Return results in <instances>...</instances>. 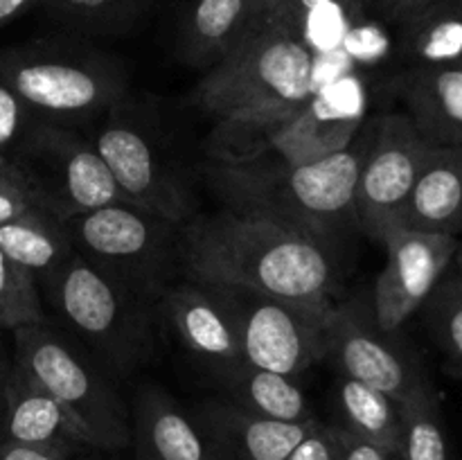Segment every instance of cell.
I'll use <instances>...</instances> for the list:
<instances>
[{
  "label": "cell",
  "mask_w": 462,
  "mask_h": 460,
  "mask_svg": "<svg viewBox=\"0 0 462 460\" xmlns=\"http://www.w3.org/2000/svg\"><path fill=\"white\" fill-rule=\"evenodd\" d=\"M248 14L287 27L314 48V32L328 23L346 32L364 9L359 0H251Z\"/></svg>",
  "instance_id": "484cf974"
},
{
  "label": "cell",
  "mask_w": 462,
  "mask_h": 460,
  "mask_svg": "<svg viewBox=\"0 0 462 460\" xmlns=\"http://www.w3.org/2000/svg\"><path fill=\"white\" fill-rule=\"evenodd\" d=\"M86 133L116 179L122 198L185 225L199 215L192 179L152 113L122 99Z\"/></svg>",
  "instance_id": "52a82bcc"
},
{
  "label": "cell",
  "mask_w": 462,
  "mask_h": 460,
  "mask_svg": "<svg viewBox=\"0 0 462 460\" xmlns=\"http://www.w3.org/2000/svg\"><path fill=\"white\" fill-rule=\"evenodd\" d=\"M50 318L81 343L117 382L149 363L158 309L75 253L39 282Z\"/></svg>",
  "instance_id": "277c9868"
},
{
  "label": "cell",
  "mask_w": 462,
  "mask_h": 460,
  "mask_svg": "<svg viewBox=\"0 0 462 460\" xmlns=\"http://www.w3.org/2000/svg\"><path fill=\"white\" fill-rule=\"evenodd\" d=\"M43 0H0V30L14 23L16 18L25 16L32 9L41 7Z\"/></svg>",
  "instance_id": "d590c367"
},
{
  "label": "cell",
  "mask_w": 462,
  "mask_h": 460,
  "mask_svg": "<svg viewBox=\"0 0 462 460\" xmlns=\"http://www.w3.org/2000/svg\"><path fill=\"white\" fill-rule=\"evenodd\" d=\"M338 437H341V460H402L397 451L352 436V433L341 431V428H338Z\"/></svg>",
  "instance_id": "836d02e7"
},
{
  "label": "cell",
  "mask_w": 462,
  "mask_h": 460,
  "mask_svg": "<svg viewBox=\"0 0 462 460\" xmlns=\"http://www.w3.org/2000/svg\"><path fill=\"white\" fill-rule=\"evenodd\" d=\"M212 287L233 316L248 363L302 382L319 361L328 359V320L334 307L320 309L242 289Z\"/></svg>",
  "instance_id": "30bf717a"
},
{
  "label": "cell",
  "mask_w": 462,
  "mask_h": 460,
  "mask_svg": "<svg viewBox=\"0 0 462 460\" xmlns=\"http://www.w3.org/2000/svg\"><path fill=\"white\" fill-rule=\"evenodd\" d=\"M374 120H365L350 147L316 161H260L242 165L206 162L203 179L224 207L271 216L337 244L356 225L355 192L373 140Z\"/></svg>",
  "instance_id": "7a4b0ae2"
},
{
  "label": "cell",
  "mask_w": 462,
  "mask_h": 460,
  "mask_svg": "<svg viewBox=\"0 0 462 460\" xmlns=\"http://www.w3.org/2000/svg\"><path fill=\"white\" fill-rule=\"evenodd\" d=\"M156 3L158 0H43L39 9L59 32L97 39L129 34Z\"/></svg>",
  "instance_id": "d4e9b609"
},
{
  "label": "cell",
  "mask_w": 462,
  "mask_h": 460,
  "mask_svg": "<svg viewBox=\"0 0 462 460\" xmlns=\"http://www.w3.org/2000/svg\"><path fill=\"white\" fill-rule=\"evenodd\" d=\"M397 454L402 460H451L436 388L400 404Z\"/></svg>",
  "instance_id": "4316f807"
},
{
  "label": "cell",
  "mask_w": 462,
  "mask_h": 460,
  "mask_svg": "<svg viewBox=\"0 0 462 460\" xmlns=\"http://www.w3.org/2000/svg\"><path fill=\"white\" fill-rule=\"evenodd\" d=\"M284 460H341V437L334 424L316 419L314 427Z\"/></svg>",
  "instance_id": "1f68e13d"
},
{
  "label": "cell",
  "mask_w": 462,
  "mask_h": 460,
  "mask_svg": "<svg viewBox=\"0 0 462 460\" xmlns=\"http://www.w3.org/2000/svg\"><path fill=\"white\" fill-rule=\"evenodd\" d=\"M460 237L391 228L379 244L386 264L374 280L373 314L383 332H402L440 284L460 248Z\"/></svg>",
  "instance_id": "4fadbf2b"
},
{
  "label": "cell",
  "mask_w": 462,
  "mask_h": 460,
  "mask_svg": "<svg viewBox=\"0 0 462 460\" xmlns=\"http://www.w3.org/2000/svg\"><path fill=\"white\" fill-rule=\"evenodd\" d=\"M3 442L34 446L66 460L90 451L66 409L14 361L5 382Z\"/></svg>",
  "instance_id": "2e32d148"
},
{
  "label": "cell",
  "mask_w": 462,
  "mask_h": 460,
  "mask_svg": "<svg viewBox=\"0 0 462 460\" xmlns=\"http://www.w3.org/2000/svg\"><path fill=\"white\" fill-rule=\"evenodd\" d=\"M0 460H66L50 451L34 449V446L16 445V442H0Z\"/></svg>",
  "instance_id": "e575fe53"
},
{
  "label": "cell",
  "mask_w": 462,
  "mask_h": 460,
  "mask_svg": "<svg viewBox=\"0 0 462 460\" xmlns=\"http://www.w3.org/2000/svg\"><path fill=\"white\" fill-rule=\"evenodd\" d=\"M43 210L34 189L9 156H0V225Z\"/></svg>",
  "instance_id": "f546056e"
},
{
  "label": "cell",
  "mask_w": 462,
  "mask_h": 460,
  "mask_svg": "<svg viewBox=\"0 0 462 460\" xmlns=\"http://www.w3.org/2000/svg\"><path fill=\"white\" fill-rule=\"evenodd\" d=\"M364 14H370L388 27H397L415 14L442 3V0H359Z\"/></svg>",
  "instance_id": "d6a6232c"
},
{
  "label": "cell",
  "mask_w": 462,
  "mask_h": 460,
  "mask_svg": "<svg viewBox=\"0 0 462 460\" xmlns=\"http://www.w3.org/2000/svg\"><path fill=\"white\" fill-rule=\"evenodd\" d=\"M48 318L39 282L0 248V329L14 332Z\"/></svg>",
  "instance_id": "f1b7e54d"
},
{
  "label": "cell",
  "mask_w": 462,
  "mask_h": 460,
  "mask_svg": "<svg viewBox=\"0 0 462 460\" xmlns=\"http://www.w3.org/2000/svg\"><path fill=\"white\" fill-rule=\"evenodd\" d=\"M314 93V48L287 27L248 14L242 32L217 66L203 72L194 102L215 120L305 102Z\"/></svg>",
  "instance_id": "8992f818"
},
{
  "label": "cell",
  "mask_w": 462,
  "mask_h": 460,
  "mask_svg": "<svg viewBox=\"0 0 462 460\" xmlns=\"http://www.w3.org/2000/svg\"><path fill=\"white\" fill-rule=\"evenodd\" d=\"M400 225L462 239V149H429Z\"/></svg>",
  "instance_id": "d6986e66"
},
{
  "label": "cell",
  "mask_w": 462,
  "mask_h": 460,
  "mask_svg": "<svg viewBox=\"0 0 462 460\" xmlns=\"http://www.w3.org/2000/svg\"><path fill=\"white\" fill-rule=\"evenodd\" d=\"M9 368H12V347L5 345V341L0 338V374H7Z\"/></svg>",
  "instance_id": "8d00e7d4"
},
{
  "label": "cell",
  "mask_w": 462,
  "mask_h": 460,
  "mask_svg": "<svg viewBox=\"0 0 462 460\" xmlns=\"http://www.w3.org/2000/svg\"><path fill=\"white\" fill-rule=\"evenodd\" d=\"M12 361L66 409L88 449L116 454L131 445L120 382L50 316L14 329Z\"/></svg>",
  "instance_id": "5b68a950"
},
{
  "label": "cell",
  "mask_w": 462,
  "mask_h": 460,
  "mask_svg": "<svg viewBox=\"0 0 462 460\" xmlns=\"http://www.w3.org/2000/svg\"><path fill=\"white\" fill-rule=\"evenodd\" d=\"M7 374H0V442H3L5 428V382H7Z\"/></svg>",
  "instance_id": "74e56055"
},
{
  "label": "cell",
  "mask_w": 462,
  "mask_h": 460,
  "mask_svg": "<svg viewBox=\"0 0 462 460\" xmlns=\"http://www.w3.org/2000/svg\"><path fill=\"white\" fill-rule=\"evenodd\" d=\"M433 341L440 347L454 370L462 374V280L460 275H445L429 300L420 309Z\"/></svg>",
  "instance_id": "83f0119b"
},
{
  "label": "cell",
  "mask_w": 462,
  "mask_h": 460,
  "mask_svg": "<svg viewBox=\"0 0 462 460\" xmlns=\"http://www.w3.org/2000/svg\"><path fill=\"white\" fill-rule=\"evenodd\" d=\"M251 0H176V52L194 70L221 61L242 32Z\"/></svg>",
  "instance_id": "ffe728a7"
},
{
  "label": "cell",
  "mask_w": 462,
  "mask_h": 460,
  "mask_svg": "<svg viewBox=\"0 0 462 460\" xmlns=\"http://www.w3.org/2000/svg\"><path fill=\"white\" fill-rule=\"evenodd\" d=\"M337 427L356 437L397 451L400 445V404L386 392L364 382L338 374L334 382Z\"/></svg>",
  "instance_id": "cb8c5ba5"
},
{
  "label": "cell",
  "mask_w": 462,
  "mask_h": 460,
  "mask_svg": "<svg viewBox=\"0 0 462 460\" xmlns=\"http://www.w3.org/2000/svg\"><path fill=\"white\" fill-rule=\"evenodd\" d=\"M429 144L406 113L374 117L373 140L361 165L355 192L356 228L379 242L397 228L411 189L429 156Z\"/></svg>",
  "instance_id": "7c38bea8"
},
{
  "label": "cell",
  "mask_w": 462,
  "mask_h": 460,
  "mask_svg": "<svg viewBox=\"0 0 462 460\" xmlns=\"http://www.w3.org/2000/svg\"><path fill=\"white\" fill-rule=\"evenodd\" d=\"M404 68L462 66V0H442L395 27Z\"/></svg>",
  "instance_id": "7402d4cb"
},
{
  "label": "cell",
  "mask_w": 462,
  "mask_h": 460,
  "mask_svg": "<svg viewBox=\"0 0 462 460\" xmlns=\"http://www.w3.org/2000/svg\"><path fill=\"white\" fill-rule=\"evenodd\" d=\"M192 413L206 431L217 460H284L316 422L266 419L230 404L224 397L201 401Z\"/></svg>",
  "instance_id": "e0dca14e"
},
{
  "label": "cell",
  "mask_w": 462,
  "mask_h": 460,
  "mask_svg": "<svg viewBox=\"0 0 462 460\" xmlns=\"http://www.w3.org/2000/svg\"><path fill=\"white\" fill-rule=\"evenodd\" d=\"M36 117L0 79V156H9Z\"/></svg>",
  "instance_id": "4dcf8cb0"
},
{
  "label": "cell",
  "mask_w": 462,
  "mask_h": 460,
  "mask_svg": "<svg viewBox=\"0 0 462 460\" xmlns=\"http://www.w3.org/2000/svg\"><path fill=\"white\" fill-rule=\"evenodd\" d=\"M0 79L36 120L81 131L131 95L125 61L68 32L3 45Z\"/></svg>",
  "instance_id": "3957f363"
},
{
  "label": "cell",
  "mask_w": 462,
  "mask_h": 460,
  "mask_svg": "<svg viewBox=\"0 0 462 460\" xmlns=\"http://www.w3.org/2000/svg\"><path fill=\"white\" fill-rule=\"evenodd\" d=\"M90 454L93 455H88L86 460H117V458H113V455H104V451H90Z\"/></svg>",
  "instance_id": "f35d334b"
},
{
  "label": "cell",
  "mask_w": 462,
  "mask_h": 460,
  "mask_svg": "<svg viewBox=\"0 0 462 460\" xmlns=\"http://www.w3.org/2000/svg\"><path fill=\"white\" fill-rule=\"evenodd\" d=\"M334 248L284 221L221 207L180 228V278L329 309L341 280Z\"/></svg>",
  "instance_id": "6da1fadb"
},
{
  "label": "cell",
  "mask_w": 462,
  "mask_h": 460,
  "mask_svg": "<svg viewBox=\"0 0 462 460\" xmlns=\"http://www.w3.org/2000/svg\"><path fill=\"white\" fill-rule=\"evenodd\" d=\"M75 251L158 309L180 278L183 225L129 201H117L66 219Z\"/></svg>",
  "instance_id": "ba28073f"
},
{
  "label": "cell",
  "mask_w": 462,
  "mask_h": 460,
  "mask_svg": "<svg viewBox=\"0 0 462 460\" xmlns=\"http://www.w3.org/2000/svg\"><path fill=\"white\" fill-rule=\"evenodd\" d=\"M456 262H458V275L462 280V242H460V248H458V255H456Z\"/></svg>",
  "instance_id": "ab89813d"
},
{
  "label": "cell",
  "mask_w": 462,
  "mask_h": 460,
  "mask_svg": "<svg viewBox=\"0 0 462 460\" xmlns=\"http://www.w3.org/2000/svg\"><path fill=\"white\" fill-rule=\"evenodd\" d=\"M135 460H217L206 431L161 383L135 388L129 404Z\"/></svg>",
  "instance_id": "9a60e30c"
},
{
  "label": "cell",
  "mask_w": 462,
  "mask_h": 460,
  "mask_svg": "<svg viewBox=\"0 0 462 460\" xmlns=\"http://www.w3.org/2000/svg\"><path fill=\"white\" fill-rule=\"evenodd\" d=\"M41 207L59 219L125 201L90 135L36 120L9 153Z\"/></svg>",
  "instance_id": "9c48e42d"
},
{
  "label": "cell",
  "mask_w": 462,
  "mask_h": 460,
  "mask_svg": "<svg viewBox=\"0 0 462 460\" xmlns=\"http://www.w3.org/2000/svg\"><path fill=\"white\" fill-rule=\"evenodd\" d=\"M219 397L230 404L278 422L305 424L319 419L311 409V401L302 388L300 379L273 373V370L257 368L253 363L239 365L224 382L217 383Z\"/></svg>",
  "instance_id": "44dd1931"
},
{
  "label": "cell",
  "mask_w": 462,
  "mask_h": 460,
  "mask_svg": "<svg viewBox=\"0 0 462 460\" xmlns=\"http://www.w3.org/2000/svg\"><path fill=\"white\" fill-rule=\"evenodd\" d=\"M395 88L404 113L429 144L462 149V66L404 68Z\"/></svg>",
  "instance_id": "ac0fdd59"
},
{
  "label": "cell",
  "mask_w": 462,
  "mask_h": 460,
  "mask_svg": "<svg viewBox=\"0 0 462 460\" xmlns=\"http://www.w3.org/2000/svg\"><path fill=\"white\" fill-rule=\"evenodd\" d=\"M328 359L338 374L386 392L397 404L436 388L418 352L400 332H383L373 305L364 300L334 305L328 320Z\"/></svg>",
  "instance_id": "8fae6325"
},
{
  "label": "cell",
  "mask_w": 462,
  "mask_h": 460,
  "mask_svg": "<svg viewBox=\"0 0 462 460\" xmlns=\"http://www.w3.org/2000/svg\"><path fill=\"white\" fill-rule=\"evenodd\" d=\"M158 311L215 386L246 363L233 316L212 284L179 278L161 296Z\"/></svg>",
  "instance_id": "5bb4252c"
},
{
  "label": "cell",
  "mask_w": 462,
  "mask_h": 460,
  "mask_svg": "<svg viewBox=\"0 0 462 460\" xmlns=\"http://www.w3.org/2000/svg\"><path fill=\"white\" fill-rule=\"evenodd\" d=\"M0 248L34 275L36 282L57 273L77 253L66 221L45 210L30 212L0 225Z\"/></svg>",
  "instance_id": "603a6c76"
}]
</instances>
